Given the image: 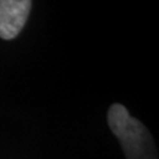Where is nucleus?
I'll return each mask as SVG.
<instances>
[{"label":"nucleus","instance_id":"f03ea898","mask_svg":"<svg viewBox=\"0 0 159 159\" xmlns=\"http://www.w3.org/2000/svg\"><path fill=\"white\" fill-rule=\"evenodd\" d=\"M31 7L30 0H0V38H16L25 26Z\"/></svg>","mask_w":159,"mask_h":159},{"label":"nucleus","instance_id":"f257e3e1","mask_svg":"<svg viewBox=\"0 0 159 159\" xmlns=\"http://www.w3.org/2000/svg\"><path fill=\"white\" fill-rule=\"evenodd\" d=\"M107 121L121 144L126 159H158L152 134L142 121L131 117L125 106L121 104L111 105Z\"/></svg>","mask_w":159,"mask_h":159}]
</instances>
